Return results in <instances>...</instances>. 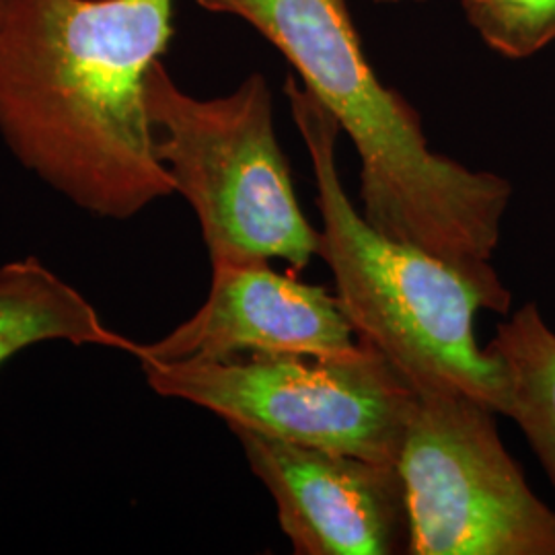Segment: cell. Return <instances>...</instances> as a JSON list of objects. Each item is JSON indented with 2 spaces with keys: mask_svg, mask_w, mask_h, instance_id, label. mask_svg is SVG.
<instances>
[{
  "mask_svg": "<svg viewBox=\"0 0 555 555\" xmlns=\"http://www.w3.org/2000/svg\"><path fill=\"white\" fill-rule=\"evenodd\" d=\"M173 4L0 2V137L27 171L98 219H134L176 194L146 112Z\"/></svg>",
  "mask_w": 555,
  "mask_h": 555,
  "instance_id": "1",
  "label": "cell"
},
{
  "mask_svg": "<svg viewBox=\"0 0 555 555\" xmlns=\"http://www.w3.org/2000/svg\"><path fill=\"white\" fill-rule=\"evenodd\" d=\"M196 2L249 23L336 119L360 159V212L377 231L469 274L496 276L511 181L430 149L416 109L373 70L346 0Z\"/></svg>",
  "mask_w": 555,
  "mask_h": 555,
  "instance_id": "2",
  "label": "cell"
},
{
  "mask_svg": "<svg viewBox=\"0 0 555 555\" xmlns=\"http://www.w3.org/2000/svg\"><path fill=\"white\" fill-rule=\"evenodd\" d=\"M284 93L318 185L319 258L358 339L387 358L416 396L461 393L500 416L502 366L477 346L474 321L477 311L508 315L513 293L498 274H469L377 231L339 179L336 119L295 77Z\"/></svg>",
  "mask_w": 555,
  "mask_h": 555,
  "instance_id": "3",
  "label": "cell"
},
{
  "mask_svg": "<svg viewBox=\"0 0 555 555\" xmlns=\"http://www.w3.org/2000/svg\"><path fill=\"white\" fill-rule=\"evenodd\" d=\"M146 112L160 163L192 206L212 266L280 259L302 270L319 256V231L300 208L263 75L199 100L157 60L146 77Z\"/></svg>",
  "mask_w": 555,
  "mask_h": 555,
  "instance_id": "4",
  "label": "cell"
},
{
  "mask_svg": "<svg viewBox=\"0 0 555 555\" xmlns=\"http://www.w3.org/2000/svg\"><path fill=\"white\" fill-rule=\"evenodd\" d=\"M146 385L229 428L397 465L416 393L371 344L348 357L140 360Z\"/></svg>",
  "mask_w": 555,
  "mask_h": 555,
  "instance_id": "5",
  "label": "cell"
},
{
  "mask_svg": "<svg viewBox=\"0 0 555 555\" xmlns=\"http://www.w3.org/2000/svg\"><path fill=\"white\" fill-rule=\"evenodd\" d=\"M494 416L461 393L416 396L397 459L408 555H555V513L529 488Z\"/></svg>",
  "mask_w": 555,
  "mask_h": 555,
  "instance_id": "6",
  "label": "cell"
},
{
  "mask_svg": "<svg viewBox=\"0 0 555 555\" xmlns=\"http://www.w3.org/2000/svg\"><path fill=\"white\" fill-rule=\"evenodd\" d=\"M229 430L274 500L295 554H408L410 520L397 465Z\"/></svg>",
  "mask_w": 555,
  "mask_h": 555,
  "instance_id": "7",
  "label": "cell"
},
{
  "mask_svg": "<svg viewBox=\"0 0 555 555\" xmlns=\"http://www.w3.org/2000/svg\"><path fill=\"white\" fill-rule=\"evenodd\" d=\"M362 348L336 293L280 274L268 261L212 266L208 297L169 334L139 344L137 360L233 354L348 357Z\"/></svg>",
  "mask_w": 555,
  "mask_h": 555,
  "instance_id": "8",
  "label": "cell"
},
{
  "mask_svg": "<svg viewBox=\"0 0 555 555\" xmlns=\"http://www.w3.org/2000/svg\"><path fill=\"white\" fill-rule=\"evenodd\" d=\"M43 341L139 352V341L112 330L89 298L40 259L0 263V366Z\"/></svg>",
  "mask_w": 555,
  "mask_h": 555,
  "instance_id": "9",
  "label": "cell"
},
{
  "mask_svg": "<svg viewBox=\"0 0 555 555\" xmlns=\"http://www.w3.org/2000/svg\"><path fill=\"white\" fill-rule=\"evenodd\" d=\"M502 366L504 405L555 488V332L535 302H525L486 346Z\"/></svg>",
  "mask_w": 555,
  "mask_h": 555,
  "instance_id": "10",
  "label": "cell"
},
{
  "mask_svg": "<svg viewBox=\"0 0 555 555\" xmlns=\"http://www.w3.org/2000/svg\"><path fill=\"white\" fill-rule=\"evenodd\" d=\"M477 36L506 59H529L555 40V0H461Z\"/></svg>",
  "mask_w": 555,
  "mask_h": 555,
  "instance_id": "11",
  "label": "cell"
},
{
  "mask_svg": "<svg viewBox=\"0 0 555 555\" xmlns=\"http://www.w3.org/2000/svg\"><path fill=\"white\" fill-rule=\"evenodd\" d=\"M378 4H399V2H424V0H373Z\"/></svg>",
  "mask_w": 555,
  "mask_h": 555,
  "instance_id": "12",
  "label": "cell"
},
{
  "mask_svg": "<svg viewBox=\"0 0 555 555\" xmlns=\"http://www.w3.org/2000/svg\"><path fill=\"white\" fill-rule=\"evenodd\" d=\"M0 2H2V0H0Z\"/></svg>",
  "mask_w": 555,
  "mask_h": 555,
  "instance_id": "13",
  "label": "cell"
}]
</instances>
